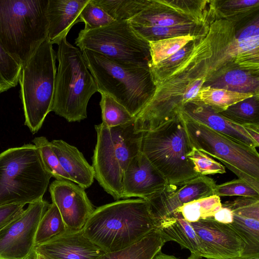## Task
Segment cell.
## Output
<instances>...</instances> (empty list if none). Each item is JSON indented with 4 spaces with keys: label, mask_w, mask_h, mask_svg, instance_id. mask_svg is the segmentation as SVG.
Masks as SVG:
<instances>
[{
    "label": "cell",
    "mask_w": 259,
    "mask_h": 259,
    "mask_svg": "<svg viewBox=\"0 0 259 259\" xmlns=\"http://www.w3.org/2000/svg\"><path fill=\"white\" fill-rule=\"evenodd\" d=\"M157 227L158 220L146 200L126 199L95 208L82 232L87 238L107 252L130 246Z\"/></svg>",
    "instance_id": "obj_1"
},
{
    "label": "cell",
    "mask_w": 259,
    "mask_h": 259,
    "mask_svg": "<svg viewBox=\"0 0 259 259\" xmlns=\"http://www.w3.org/2000/svg\"><path fill=\"white\" fill-rule=\"evenodd\" d=\"M81 52L98 92L112 97L136 117L155 91L150 67L121 63L88 50Z\"/></svg>",
    "instance_id": "obj_2"
},
{
    "label": "cell",
    "mask_w": 259,
    "mask_h": 259,
    "mask_svg": "<svg viewBox=\"0 0 259 259\" xmlns=\"http://www.w3.org/2000/svg\"><path fill=\"white\" fill-rule=\"evenodd\" d=\"M48 0H0V45L22 67L48 37Z\"/></svg>",
    "instance_id": "obj_3"
},
{
    "label": "cell",
    "mask_w": 259,
    "mask_h": 259,
    "mask_svg": "<svg viewBox=\"0 0 259 259\" xmlns=\"http://www.w3.org/2000/svg\"><path fill=\"white\" fill-rule=\"evenodd\" d=\"M97 143L92 157L95 178L116 200L122 198L123 174L140 151L143 132L135 130L134 122L109 127L96 125Z\"/></svg>",
    "instance_id": "obj_4"
},
{
    "label": "cell",
    "mask_w": 259,
    "mask_h": 259,
    "mask_svg": "<svg viewBox=\"0 0 259 259\" xmlns=\"http://www.w3.org/2000/svg\"><path fill=\"white\" fill-rule=\"evenodd\" d=\"M56 75L52 111L68 122L87 117V106L91 97L98 92L81 51L63 38L58 45Z\"/></svg>",
    "instance_id": "obj_5"
},
{
    "label": "cell",
    "mask_w": 259,
    "mask_h": 259,
    "mask_svg": "<svg viewBox=\"0 0 259 259\" xmlns=\"http://www.w3.org/2000/svg\"><path fill=\"white\" fill-rule=\"evenodd\" d=\"M51 178L34 144L4 151L0 154V206L42 199Z\"/></svg>",
    "instance_id": "obj_6"
},
{
    "label": "cell",
    "mask_w": 259,
    "mask_h": 259,
    "mask_svg": "<svg viewBox=\"0 0 259 259\" xmlns=\"http://www.w3.org/2000/svg\"><path fill=\"white\" fill-rule=\"evenodd\" d=\"M193 147L181 113L154 130L144 133L141 151L167 183H177L200 176L187 158Z\"/></svg>",
    "instance_id": "obj_7"
},
{
    "label": "cell",
    "mask_w": 259,
    "mask_h": 259,
    "mask_svg": "<svg viewBox=\"0 0 259 259\" xmlns=\"http://www.w3.org/2000/svg\"><path fill=\"white\" fill-rule=\"evenodd\" d=\"M56 53L48 37L22 66L19 79L25 124L32 134L41 128L52 111L56 75Z\"/></svg>",
    "instance_id": "obj_8"
},
{
    "label": "cell",
    "mask_w": 259,
    "mask_h": 259,
    "mask_svg": "<svg viewBox=\"0 0 259 259\" xmlns=\"http://www.w3.org/2000/svg\"><path fill=\"white\" fill-rule=\"evenodd\" d=\"M183 117L194 148L217 158L239 179L259 191V154L256 148Z\"/></svg>",
    "instance_id": "obj_9"
},
{
    "label": "cell",
    "mask_w": 259,
    "mask_h": 259,
    "mask_svg": "<svg viewBox=\"0 0 259 259\" xmlns=\"http://www.w3.org/2000/svg\"><path fill=\"white\" fill-rule=\"evenodd\" d=\"M81 51L88 50L121 63L149 66V42L138 35L128 21L114 20L97 29L81 30L75 39Z\"/></svg>",
    "instance_id": "obj_10"
},
{
    "label": "cell",
    "mask_w": 259,
    "mask_h": 259,
    "mask_svg": "<svg viewBox=\"0 0 259 259\" xmlns=\"http://www.w3.org/2000/svg\"><path fill=\"white\" fill-rule=\"evenodd\" d=\"M49 205L43 199L29 204L0 230V259H33L36 231Z\"/></svg>",
    "instance_id": "obj_11"
},
{
    "label": "cell",
    "mask_w": 259,
    "mask_h": 259,
    "mask_svg": "<svg viewBox=\"0 0 259 259\" xmlns=\"http://www.w3.org/2000/svg\"><path fill=\"white\" fill-rule=\"evenodd\" d=\"M216 184L207 176H199L177 183H167L160 191L144 199L154 217L159 220L168 216L187 203L215 195Z\"/></svg>",
    "instance_id": "obj_12"
},
{
    "label": "cell",
    "mask_w": 259,
    "mask_h": 259,
    "mask_svg": "<svg viewBox=\"0 0 259 259\" xmlns=\"http://www.w3.org/2000/svg\"><path fill=\"white\" fill-rule=\"evenodd\" d=\"M207 259H234L242 256L245 244L229 224L215 221L213 217L191 222Z\"/></svg>",
    "instance_id": "obj_13"
},
{
    "label": "cell",
    "mask_w": 259,
    "mask_h": 259,
    "mask_svg": "<svg viewBox=\"0 0 259 259\" xmlns=\"http://www.w3.org/2000/svg\"><path fill=\"white\" fill-rule=\"evenodd\" d=\"M49 191L67 228L81 230L95 209L84 189L72 181L56 180Z\"/></svg>",
    "instance_id": "obj_14"
},
{
    "label": "cell",
    "mask_w": 259,
    "mask_h": 259,
    "mask_svg": "<svg viewBox=\"0 0 259 259\" xmlns=\"http://www.w3.org/2000/svg\"><path fill=\"white\" fill-rule=\"evenodd\" d=\"M167 182L140 151L130 162L122 182V198L146 197L161 190Z\"/></svg>",
    "instance_id": "obj_15"
},
{
    "label": "cell",
    "mask_w": 259,
    "mask_h": 259,
    "mask_svg": "<svg viewBox=\"0 0 259 259\" xmlns=\"http://www.w3.org/2000/svg\"><path fill=\"white\" fill-rule=\"evenodd\" d=\"M34 251L46 259H97L105 252L79 230L67 229L62 234L36 245Z\"/></svg>",
    "instance_id": "obj_16"
},
{
    "label": "cell",
    "mask_w": 259,
    "mask_h": 259,
    "mask_svg": "<svg viewBox=\"0 0 259 259\" xmlns=\"http://www.w3.org/2000/svg\"><path fill=\"white\" fill-rule=\"evenodd\" d=\"M181 114L186 118L203 124L248 146L256 148L259 146L243 125L229 120L197 99L186 103Z\"/></svg>",
    "instance_id": "obj_17"
},
{
    "label": "cell",
    "mask_w": 259,
    "mask_h": 259,
    "mask_svg": "<svg viewBox=\"0 0 259 259\" xmlns=\"http://www.w3.org/2000/svg\"><path fill=\"white\" fill-rule=\"evenodd\" d=\"M89 0H48V38L58 45L73 25L81 22L80 13Z\"/></svg>",
    "instance_id": "obj_18"
},
{
    "label": "cell",
    "mask_w": 259,
    "mask_h": 259,
    "mask_svg": "<svg viewBox=\"0 0 259 259\" xmlns=\"http://www.w3.org/2000/svg\"><path fill=\"white\" fill-rule=\"evenodd\" d=\"M52 148L72 182L83 189L90 187L95 178L94 168L76 147L62 140L51 142Z\"/></svg>",
    "instance_id": "obj_19"
},
{
    "label": "cell",
    "mask_w": 259,
    "mask_h": 259,
    "mask_svg": "<svg viewBox=\"0 0 259 259\" xmlns=\"http://www.w3.org/2000/svg\"><path fill=\"white\" fill-rule=\"evenodd\" d=\"M157 228L165 242L174 241L182 248L188 249L191 254L203 257L200 241L190 225L181 212L176 211L158 220Z\"/></svg>",
    "instance_id": "obj_20"
},
{
    "label": "cell",
    "mask_w": 259,
    "mask_h": 259,
    "mask_svg": "<svg viewBox=\"0 0 259 259\" xmlns=\"http://www.w3.org/2000/svg\"><path fill=\"white\" fill-rule=\"evenodd\" d=\"M258 20L244 28L231 43L227 54L242 68L258 69Z\"/></svg>",
    "instance_id": "obj_21"
},
{
    "label": "cell",
    "mask_w": 259,
    "mask_h": 259,
    "mask_svg": "<svg viewBox=\"0 0 259 259\" xmlns=\"http://www.w3.org/2000/svg\"><path fill=\"white\" fill-rule=\"evenodd\" d=\"M165 243L159 230L156 228L130 246L104 252L97 259H153Z\"/></svg>",
    "instance_id": "obj_22"
},
{
    "label": "cell",
    "mask_w": 259,
    "mask_h": 259,
    "mask_svg": "<svg viewBox=\"0 0 259 259\" xmlns=\"http://www.w3.org/2000/svg\"><path fill=\"white\" fill-rule=\"evenodd\" d=\"M258 77L245 69L233 68L212 77L207 85L242 93L258 95Z\"/></svg>",
    "instance_id": "obj_23"
},
{
    "label": "cell",
    "mask_w": 259,
    "mask_h": 259,
    "mask_svg": "<svg viewBox=\"0 0 259 259\" xmlns=\"http://www.w3.org/2000/svg\"><path fill=\"white\" fill-rule=\"evenodd\" d=\"M128 21L134 30L152 27L172 26L192 22L184 17L164 12L158 1H150L143 10Z\"/></svg>",
    "instance_id": "obj_24"
},
{
    "label": "cell",
    "mask_w": 259,
    "mask_h": 259,
    "mask_svg": "<svg viewBox=\"0 0 259 259\" xmlns=\"http://www.w3.org/2000/svg\"><path fill=\"white\" fill-rule=\"evenodd\" d=\"M254 95L250 93H242L209 86H203L198 93L197 99L219 113L231 105Z\"/></svg>",
    "instance_id": "obj_25"
},
{
    "label": "cell",
    "mask_w": 259,
    "mask_h": 259,
    "mask_svg": "<svg viewBox=\"0 0 259 259\" xmlns=\"http://www.w3.org/2000/svg\"><path fill=\"white\" fill-rule=\"evenodd\" d=\"M229 225L245 244L241 256L259 255V220L233 213V221Z\"/></svg>",
    "instance_id": "obj_26"
},
{
    "label": "cell",
    "mask_w": 259,
    "mask_h": 259,
    "mask_svg": "<svg viewBox=\"0 0 259 259\" xmlns=\"http://www.w3.org/2000/svg\"><path fill=\"white\" fill-rule=\"evenodd\" d=\"M219 113L240 125H259L258 95L232 105Z\"/></svg>",
    "instance_id": "obj_27"
},
{
    "label": "cell",
    "mask_w": 259,
    "mask_h": 259,
    "mask_svg": "<svg viewBox=\"0 0 259 259\" xmlns=\"http://www.w3.org/2000/svg\"><path fill=\"white\" fill-rule=\"evenodd\" d=\"M114 20L128 21L150 3L149 0H93Z\"/></svg>",
    "instance_id": "obj_28"
},
{
    "label": "cell",
    "mask_w": 259,
    "mask_h": 259,
    "mask_svg": "<svg viewBox=\"0 0 259 259\" xmlns=\"http://www.w3.org/2000/svg\"><path fill=\"white\" fill-rule=\"evenodd\" d=\"M67 229L56 205L53 203L50 204L40 221L36 231V246L62 234Z\"/></svg>",
    "instance_id": "obj_29"
},
{
    "label": "cell",
    "mask_w": 259,
    "mask_h": 259,
    "mask_svg": "<svg viewBox=\"0 0 259 259\" xmlns=\"http://www.w3.org/2000/svg\"><path fill=\"white\" fill-rule=\"evenodd\" d=\"M221 207L220 197L212 195L184 204L176 211L181 212L183 218L191 223L213 217Z\"/></svg>",
    "instance_id": "obj_30"
},
{
    "label": "cell",
    "mask_w": 259,
    "mask_h": 259,
    "mask_svg": "<svg viewBox=\"0 0 259 259\" xmlns=\"http://www.w3.org/2000/svg\"><path fill=\"white\" fill-rule=\"evenodd\" d=\"M195 35H185L148 41L151 61L149 67L156 66L169 58L189 42L194 40Z\"/></svg>",
    "instance_id": "obj_31"
},
{
    "label": "cell",
    "mask_w": 259,
    "mask_h": 259,
    "mask_svg": "<svg viewBox=\"0 0 259 259\" xmlns=\"http://www.w3.org/2000/svg\"><path fill=\"white\" fill-rule=\"evenodd\" d=\"M100 94L102 122L106 126L112 127L135 121V117L122 105L106 94Z\"/></svg>",
    "instance_id": "obj_32"
},
{
    "label": "cell",
    "mask_w": 259,
    "mask_h": 259,
    "mask_svg": "<svg viewBox=\"0 0 259 259\" xmlns=\"http://www.w3.org/2000/svg\"><path fill=\"white\" fill-rule=\"evenodd\" d=\"M32 142L37 148L44 165L52 177L57 180L72 181L61 166L57 155L52 148L51 142L43 136L36 137Z\"/></svg>",
    "instance_id": "obj_33"
},
{
    "label": "cell",
    "mask_w": 259,
    "mask_h": 259,
    "mask_svg": "<svg viewBox=\"0 0 259 259\" xmlns=\"http://www.w3.org/2000/svg\"><path fill=\"white\" fill-rule=\"evenodd\" d=\"M195 27L194 23L191 22L172 26L140 28L135 31L147 41H151L192 34Z\"/></svg>",
    "instance_id": "obj_34"
},
{
    "label": "cell",
    "mask_w": 259,
    "mask_h": 259,
    "mask_svg": "<svg viewBox=\"0 0 259 259\" xmlns=\"http://www.w3.org/2000/svg\"><path fill=\"white\" fill-rule=\"evenodd\" d=\"M22 68L0 45V93L18 85Z\"/></svg>",
    "instance_id": "obj_35"
},
{
    "label": "cell",
    "mask_w": 259,
    "mask_h": 259,
    "mask_svg": "<svg viewBox=\"0 0 259 259\" xmlns=\"http://www.w3.org/2000/svg\"><path fill=\"white\" fill-rule=\"evenodd\" d=\"M187 158L193 163L194 170L200 176H206L208 175L223 174L226 172L223 165L194 147L187 154Z\"/></svg>",
    "instance_id": "obj_36"
},
{
    "label": "cell",
    "mask_w": 259,
    "mask_h": 259,
    "mask_svg": "<svg viewBox=\"0 0 259 259\" xmlns=\"http://www.w3.org/2000/svg\"><path fill=\"white\" fill-rule=\"evenodd\" d=\"M81 22L84 23V30H90L108 25L114 20L101 7L89 0L80 14Z\"/></svg>",
    "instance_id": "obj_37"
},
{
    "label": "cell",
    "mask_w": 259,
    "mask_h": 259,
    "mask_svg": "<svg viewBox=\"0 0 259 259\" xmlns=\"http://www.w3.org/2000/svg\"><path fill=\"white\" fill-rule=\"evenodd\" d=\"M215 195L220 197L237 196L259 198V191L245 181L238 178L216 185Z\"/></svg>",
    "instance_id": "obj_38"
},
{
    "label": "cell",
    "mask_w": 259,
    "mask_h": 259,
    "mask_svg": "<svg viewBox=\"0 0 259 259\" xmlns=\"http://www.w3.org/2000/svg\"><path fill=\"white\" fill-rule=\"evenodd\" d=\"M222 205L235 214L259 220V198L239 196L233 201L222 203Z\"/></svg>",
    "instance_id": "obj_39"
},
{
    "label": "cell",
    "mask_w": 259,
    "mask_h": 259,
    "mask_svg": "<svg viewBox=\"0 0 259 259\" xmlns=\"http://www.w3.org/2000/svg\"><path fill=\"white\" fill-rule=\"evenodd\" d=\"M258 0H232L223 2L221 9L229 14L246 12L258 6Z\"/></svg>",
    "instance_id": "obj_40"
},
{
    "label": "cell",
    "mask_w": 259,
    "mask_h": 259,
    "mask_svg": "<svg viewBox=\"0 0 259 259\" xmlns=\"http://www.w3.org/2000/svg\"><path fill=\"white\" fill-rule=\"evenodd\" d=\"M24 206L19 204L0 206V230L18 217L24 211Z\"/></svg>",
    "instance_id": "obj_41"
},
{
    "label": "cell",
    "mask_w": 259,
    "mask_h": 259,
    "mask_svg": "<svg viewBox=\"0 0 259 259\" xmlns=\"http://www.w3.org/2000/svg\"><path fill=\"white\" fill-rule=\"evenodd\" d=\"M213 219L218 222L229 224L233 221V212L228 208L223 206L214 214Z\"/></svg>",
    "instance_id": "obj_42"
},
{
    "label": "cell",
    "mask_w": 259,
    "mask_h": 259,
    "mask_svg": "<svg viewBox=\"0 0 259 259\" xmlns=\"http://www.w3.org/2000/svg\"><path fill=\"white\" fill-rule=\"evenodd\" d=\"M243 126L251 138L259 144V125H244Z\"/></svg>",
    "instance_id": "obj_43"
},
{
    "label": "cell",
    "mask_w": 259,
    "mask_h": 259,
    "mask_svg": "<svg viewBox=\"0 0 259 259\" xmlns=\"http://www.w3.org/2000/svg\"><path fill=\"white\" fill-rule=\"evenodd\" d=\"M153 259H178L175 256L173 255L166 254L161 252V250L159 251L154 257Z\"/></svg>",
    "instance_id": "obj_44"
},
{
    "label": "cell",
    "mask_w": 259,
    "mask_h": 259,
    "mask_svg": "<svg viewBox=\"0 0 259 259\" xmlns=\"http://www.w3.org/2000/svg\"><path fill=\"white\" fill-rule=\"evenodd\" d=\"M33 259H46L44 256L34 251Z\"/></svg>",
    "instance_id": "obj_45"
},
{
    "label": "cell",
    "mask_w": 259,
    "mask_h": 259,
    "mask_svg": "<svg viewBox=\"0 0 259 259\" xmlns=\"http://www.w3.org/2000/svg\"><path fill=\"white\" fill-rule=\"evenodd\" d=\"M186 259H202V257L191 254V255Z\"/></svg>",
    "instance_id": "obj_46"
},
{
    "label": "cell",
    "mask_w": 259,
    "mask_h": 259,
    "mask_svg": "<svg viewBox=\"0 0 259 259\" xmlns=\"http://www.w3.org/2000/svg\"><path fill=\"white\" fill-rule=\"evenodd\" d=\"M234 259H238V257L237 258H234Z\"/></svg>",
    "instance_id": "obj_47"
}]
</instances>
